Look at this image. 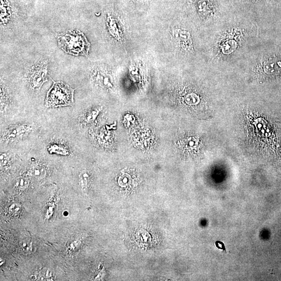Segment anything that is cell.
<instances>
[{
  "instance_id": "obj_1",
  "label": "cell",
  "mask_w": 281,
  "mask_h": 281,
  "mask_svg": "<svg viewBox=\"0 0 281 281\" xmlns=\"http://www.w3.org/2000/svg\"><path fill=\"white\" fill-rule=\"evenodd\" d=\"M60 48L65 53L74 56L88 54L90 44L80 31H68L57 35Z\"/></svg>"
},
{
  "instance_id": "obj_2",
  "label": "cell",
  "mask_w": 281,
  "mask_h": 281,
  "mask_svg": "<svg viewBox=\"0 0 281 281\" xmlns=\"http://www.w3.org/2000/svg\"><path fill=\"white\" fill-rule=\"evenodd\" d=\"M52 81L53 85L47 93L46 106L55 108L72 105L75 90L62 82Z\"/></svg>"
},
{
  "instance_id": "obj_3",
  "label": "cell",
  "mask_w": 281,
  "mask_h": 281,
  "mask_svg": "<svg viewBox=\"0 0 281 281\" xmlns=\"http://www.w3.org/2000/svg\"><path fill=\"white\" fill-rule=\"evenodd\" d=\"M48 76V64H41L36 67L31 75V81L35 88H39L46 81Z\"/></svg>"
},
{
  "instance_id": "obj_4",
  "label": "cell",
  "mask_w": 281,
  "mask_h": 281,
  "mask_svg": "<svg viewBox=\"0 0 281 281\" xmlns=\"http://www.w3.org/2000/svg\"><path fill=\"white\" fill-rule=\"evenodd\" d=\"M236 46V43L235 42L232 41H229L226 43L225 45H224L222 49L223 52L226 54L230 53L233 51L230 48L234 50H235Z\"/></svg>"
},
{
  "instance_id": "obj_5",
  "label": "cell",
  "mask_w": 281,
  "mask_h": 281,
  "mask_svg": "<svg viewBox=\"0 0 281 281\" xmlns=\"http://www.w3.org/2000/svg\"><path fill=\"white\" fill-rule=\"evenodd\" d=\"M62 147V146H54L53 147H52L51 149L52 150V152H57L59 153V154H66L67 151L65 148L60 150V149H61Z\"/></svg>"
}]
</instances>
